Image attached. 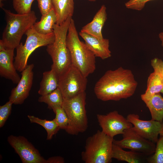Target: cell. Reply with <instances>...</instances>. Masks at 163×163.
<instances>
[{
  "label": "cell",
  "mask_w": 163,
  "mask_h": 163,
  "mask_svg": "<svg viewBox=\"0 0 163 163\" xmlns=\"http://www.w3.org/2000/svg\"><path fill=\"white\" fill-rule=\"evenodd\" d=\"M137 85L132 71L120 67L107 71L96 83L94 91L102 101H117L133 96Z\"/></svg>",
  "instance_id": "cell-1"
},
{
  "label": "cell",
  "mask_w": 163,
  "mask_h": 163,
  "mask_svg": "<svg viewBox=\"0 0 163 163\" xmlns=\"http://www.w3.org/2000/svg\"><path fill=\"white\" fill-rule=\"evenodd\" d=\"M156 143L155 152L148 157L147 162L163 163V136H160Z\"/></svg>",
  "instance_id": "cell-26"
},
{
  "label": "cell",
  "mask_w": 163,
  "mask_h": 163,
  "mask_svg": "<svg viewBox=\"0 0 163 163\" xmlns=\"http://www.w3.org/2000/svg\"><path fill=\"white\" fill-rule=\"evenodd\" d=\"M79 35L85 40L86 46L95 55L103 60L110 57L111 52L109 49V41L108 39H100L81 31Z\"/></svg>",
  "instance_id": "cell-15"
},
{
  "label": "cell",
  "mask_w": 163,
  "mask_h": 163,
  "mask_svg": "<svg viewBox=\"0 0 163 163\" xmlns=\"http://www.w3.org/2000/svg\"><path fill=\"white\" fill-rule=\"evenodd\" d=\"M64 159L60 156H54L49 158L46 160V163H63Z\"/></svg>",
  "instance_id": "cell-32"
},
{
  "label": "cell",
  "mask_w": 163,
  "mask_h": 163,
  "mask_svg": "<svg viewBox=\"0 0 163 163\" xmlns=\"http://www.w3.org/2000/svg\"><path fill=\"white\" fill-rule=\"evenodd\" d=\"M86 99L85 91L72 98L63 99L62 107L69 120V125L65 130L69 134L77 135L85 132L88 128Z\"/></svg>",
  "instance_id": "cell-6"
},
{
  "label": "cell",
  "mask_w": 163,
  "mask_h": 163,
  "mask_svg": "<svg viewBox=\"0 0 163 163\" xmlns=\"http://www.w3.org/2000/svg\"><path fill=\"white\" fill-rule=\"evenodd\" d=\"M8 141L23 163H46V160L24 137L11 135L8 137Z\"/></svg>",
  "instance_id": "cell-10"
},
{
  "label": "cell",
  "mask_w": 163,
  "mask_h": 163,
  "mask_svg": "<svg viewBox=\"0 0 163 163\" xmlns=\"http://www.w3.org/2000/svg\"><path fill=\"white\" fill-rule=\"evenodd\" d=\"M150 112L151 119L163 120V97L160 93L155 94L149 99L144 101Z\"/></svg>",
  "instance_id": "cell-22"
},
{
  "label": "cell",
  "mask_w": 163,
  "mask_h": 163,
  "mask_svg": "<svg viewBox=\"0 0 163 163\" xmlns=\"http://www.w3.org/2000/svg\"><path fill=\"white\" fill-rule=\"evenodd\" d=\"M27 117L31 123H35L41 126L46 130L47 133V139H51L60 128L57 123L53 119L52 120L41 119L34 116L29 115Z\"/></svg>",
  "instance_id": "cell-23"
},
{
  "label": "cell",
  "mask_w": 163,
  "mask_h": 163,
  "mask_svg": "<svg viewBox=\"0 0 163 163\" xmlns=\"http://www.w3.org/2000/svg\"><path fill=\"white\" fill-rule=\"evenodd\" d=\"M72 18H69L60 25L54 24L55 40L53 43L47 46L46 50L53 62L51 69H53L59 76L65 72L72 65L70 52L66 43L69 27Z\"/></svg>",
  "instance_id": "cell-3"
},
{
  "label": "cell",
  "mask_w": 163,
  "mask_h": 163,
  "mask_svg": "<svg viewBox=\"0 0 163 163\" xmlns=\"http://www.w3.org/2000/svg\"><path fill=\"white\" fill-rule=\"evenodd\" d=\"M57 17L56 24H62L69 18L72 17L74 9V0H52Z\"/></svg>",
  "instance_id": "cell-18"
},
{
  "label": "cell",
  "mask_w": 163,
  "mask_h": 163,
  "mask_svg": "<svg viewBox=\"0 0 163 163\" xmlns=\"http://www.w3.org/2000/svg\"><path fill=\"white\" fill-rule=\"evenodd\" d=\"M153 0H129L125 3V6L128 9L141 11L145 7L146 3Z\"/></svg>",
  "instance_id": "cell-29"
},
{
  "label": "cell",
  "mask_w": 163,
  "mask_h": 163,
  "mask_svg": "<svg viewBox=\"0 0 163 163\" xmlns=\"http://www.w3.org/2000/svg\"><path fill=\"white\" fill-rule=\"evenodd\" d=\"M34 0H13V7L17 13L27 14L31 10L32 4Z\"/></svg>",
  "instance_id": "cell-27"
},
{
  "label": "cell",
  "mask_w": 163,
  "mask_h": 163,
  "mask_svg": "<svg viewBox=\"0 0 163 163\" xmlns=\"http://www.w3.org/2000/svg\"><path fill=\"white\" fill-rule=\"evenodd\" d=\"M52 110L56 114L54 119L58 124L60 129L65 130L69 125V120L64 109L62 106H57L53 107Z\"/></svg>",
  "instance_id": "cell-25"
},
{
  "label": "cell",
  "mask_w": 163,
  "mask_h": 163,
  "mask_svg": "<svg viewBox=\"0 0 163 163\" xmlns=\"http://www.w3.org/2000/svg\"><path fill=\"white\" fill-rule=\"evenodd\" d=\"M113 138L98 130L86 139L81 153L85 163H110L112 162Z\"/></svg>",
  "instance_id": "cell-5"
},
{
  "label": "cell",
  "mask_w": 163,
  "mask_h": 163,
  "mask_svg": "<svg viewBox=\"0 0 163 163\" xmlns=\"http://www.w3.org/2000/svg\"><path fill=\"white\" fill-rule=\"evenodd\" d=\"M42 15L48 13L53 8L52 0H37Z\"/></svg>",
  "instance_id": "cell-30"
},
{
  "label": "cell",
  "mask_w": 163,
  "mask_h": 163,
  "mask_svg": "<svg viewBox=\"0 0 163 163\" xmlns=\"http://www.w3.org/2000/svg\"><path fill=\"white\" fill-rule=\"evenodd\" d=\"M2 9L5 13L6 25L0 42L5 48L14 49L20 44L23 34L36 22L37 18L33 11L27 14H21Z\"/></svg>",
  "instance_id": "cell-4"
},
{
  "label": "cell",
  "mask_w": 163,
  "mask_h": 163,
  "mask_svg": "<svg viewBox=\"0 0 163 163\" xmlns=\"http://www.w3.org/2000/svg\"><path fill=\"white\" fill-rule=\"evenodd\" d=\"M14 49L0 48V75L17 84L21 77L17 72L13 62Z\"/></svg>",
  "instance_id": "cell-14"
},
{
  "label": "cell",
  "mask_w": 163,
  "mask_h": 163,
  "mask_svg": "<svg viewBox=\"0 0 163 163\" xmlns=\"http://www.w3.org/2000/svg\"><path fill=\"white\" fill-rule=\"evenodd\" d=\"M87 83V77L72 65L59 76L58 88L63 99H69L85 92Z\"/></svg>",
  "instance_id": "cell-8"
},
{
  "label": "cell",
  "mask_w": 163,
  "mask_h": 163,
  "mask_svg": "<svg viewBox=\"0 0 163 163\" xmlns=\"http://www.w3.org/2000/svg\"><path fill=\"white\" fill-rule=\"evenodd\" d=\"M59 76L53 69L45 71L43 74L38 91L41 96L49 94L58 88Z\"/></svg>",
  "instance_id": "cell-19"
},
{
  "label": "cell",
  "mask_w": 163,
  "mask_h": 163,
  "mask_svg": "<svg viewBox=\"0 0 163 163\" xmlns=\"http://www.w3.org/2000/svg\"><path fill=\"white\" fill-rule=\"evenodd\" d=\"M126 118L137 133L155 143L157 141L159 135L163 136V120H141L138 115L134 113L128 114Z\"/></svg>",
  "instance_id": "cell-11"
},
{
  "label": "cell",
  "mask_w": 163,
  "mask_h": 163,
  "mask_svg": "<svg viewBox=\"0 0 163 163\" xmlns=\"http://www.w3.org/2000/svg\"><path fill=\"white\" fill-rule=\"evenodd\" d=\"M56 21V14L53 8L46 15H42L40 21L36 22L33 27L39 34H50L54 33L53 26Z\"/></svg>",
  "instance_id": "cell-20"
},
{
  "label": "cell",
  "mask_w": 163,
  "mask_h": 163,
  "mask_svg": "<svg viewBox=\"0 0 163 163\" xmlns=\"http://www.w3.org/2000/svg\"><path fill=\"white\" fill-rule=\"evenodd\" d=\"M66 43L70 52L72 65L86 77L93 73L96 69V56L85 43L80 40L72 18L69 27Z\"/></svg>",
  "instance_id": "cell-2"
},
{
  "label": "cell",
  "mask_w": 163,
  "mask_h": 163,
  "mask_svg": "<svg viewBox=\"0 0 163 163\" xmlns=\"http://www.w3.org/2000/svg\"><path fill=\"white\" fill-rule=\"evenodd\" d=\"M4 0H0V7L1 8H2V7L3 6V4L2 2Z\"/></svg>",
  "instance_id": "cell-34"
},
{
  "label": "cell",
  "mask_w": 163,
  "mask_h": 163,
  "mask_svg": "<svg viewBox=\"0 0 163 163\" xmlns=\"http://www.w3.org/2000/svg\"><path fill=\"white\" fill-rule=\"evenodd\" d=\"M25 34L27 38L24 44L20 43L16 48V54L14 62L16 70L21 72L27 67L29 56L36 49L53 43L55 39L54 33L50 34H42L37 32L33 26L27 30Z\"/></svg>",
  "instance_id": "cell-7"
},
{
  "label": "cell",
  "mask_w": 163,
  "mask_h": 163,
  "mask_svg": "<svg viewBox=\"0 0 163 163\" xmlns=\"http://www.w3.org/2000/svg\"><path fill=\"white\" fill-rule=\"evenodd\" d=\"M38 101L47 104L48 108L52 109L56 106H62L63 98L60 89L58 88L49 94L41 96L39 98Z\"/></svg>",
  "instance_id": "cell-24"
},
{
  "label": "cell",
  "mask_w": 163,
  "mask_h": 163,
  "mask_svg": "<svg viewBox=\"0 0 163 163\" xmlns=\"http://www.w3.org/2000/svg\"><path fill=\"white\" fill-rule=\"evenodd\" d=\"M34 66L33 64L27 65L21 72L20 80L17 86L12 89L9 98L13 104H22L29 96L33 84Z\"/></svg>",
  "instance_id": "cell-13"
},
{
  "label": "cell",
  "mask_w": 163,
  "mask_h": 163,
  "mask_svg": "<svg viewBox=\"0 0 163 163\" xmlns=\"http://www.w3.org/2000/svg\"></svg>",
  "instance_id": "cell-36"
},
{
  "label": "cell",
  "mask_w": 163,
  "mask_h": 163,
  "mask_svg": "<svg viewBox=\"0 0 163 163\" xmlns=\"http://www.w3.org/2000/svg\"><path fill=\"white\" fill-rule=\"evenodd\" d=\"M163 87V79L160 76L154 72L151 73L148 78L146 90L141 95L142 100L144 101L161 93Z\"/></svg>",
  "instance_id": "cell-21"
},
{
  "label": "cell",
  "mask_w": 163,
  "mask_h": 163,
  "mask_svg": "<svg viewBox=\"0 0 163 163\" xmlns=\"http://www.w3.org/2000/svg\"><path fill=\"white\" fill-rule=\"evenodd\" d=\"M88 0L89 1H91V2H95L96 0Z\"/></svg>",
  "instance_id": "cell-35"
},
{
  "label": "cell",
  "mask_w": 163,
  "mask_h": 163,
  "mask_svg": "<svg viewBox=\"0 0 163 163\" xmlns=\"http://www.w3.org/2000/svg\"><path fill=\"white\" fill-rule=\"evenodd\" d=\"M122 135V139H113V143L123 149H129L148 156L154 153L155 143L140 136L133 127L125 130Z\"/></svg>",
  "instance_id": "cell-9"
},
{
  "label": "cell",
  "mask_w": 163,
  "mask_h": 163,
  "mask_svg": "<svg viewBox=\"0 0 163 163\" xmlns=\"http://www.w3.org/2000/svg\"><path fill=\"white\" fill-rule=\"evenodd\" d=\"M13 104L10 101L7 102L4 105L0 106V127L4 125L9 116L10 115L12 106Z\"/></svg>",
  "instance_id": "cell-28"
},
{
  "label": "cell",
  "mask_w": 163,
  "mask_h": 163,
  "mask_svg": "<svg viewBox=\"0 0 163 163\" xmlns=\"http://www.w3.org/2000/svg\"><path fill=\"white\" fill-rule=\"evenodd\" d=\"M97 117L102 131L112 137L113 138L118 134H122L125 130L133 126L126 118L116 110L110 112L106 115L97 114Z\"/></svg>",
  "instance_id": "cell-12"
},
{
  "label": "cell",
  "mask_w": 163,
  "mask_h": 163,
  "mask_svg": "<svg viewBox=\"0 0 163 163\" xmlns=\"http://www.w3.org/2000/svg\"><path fill=\"white\" fill-rule=\"evenodd\" d=\"M107 19L106 8L102 5L94 15L92 21L82 28L81 31L100 39L104 38L102 29Z\"/></svg>",
  "instance_id": "cell-16"
},
{
  "label": "cell",
  "mask_w": 163,
  "mask_h": 163,
  "mask_svg": "<svg viewBox=\"0 0 163 163\" xmlns=\"http://www.w3.org/2000/svg\"><path fill=\"white\" fill-rule=\"evenodd\" d=\"M113 142L112 158L118 161H123L129 163L147 162L149 156L131 150L127 151Z\"/></svg>",
  "instance_id": "cell-17"
},
{
  "label": "cell",
  "mask_w": 163,
  "mask_h": 163,
  "mask_svg": "<svg viewBox=\"0 0 163 163\" xmlns=\"http://www.w3.org/2000/svg\"><path fill=\"white\" fill-rule=\"evenodd\" d=\"M151 64L154 72L163 79V61L158 58H155L151 60Z\"/></svg>",
  "instance_id": "cell-31"
},
{
  "label": "cell",
  "mask_w": 163,
  "mask_h": 163,
  "mask_svg": "<svg viewBox=\"0 0 163 163\" xmlns=\"http://www.w3.org/2000/svg\"><path fill=\"white\" fill-rule=\"evenodd\" d=\"M158 36V38L161 42V45L163 47V31L160 33Z\"/></svg>",
  "instance_id": "cell-33"
}]
</instances>
